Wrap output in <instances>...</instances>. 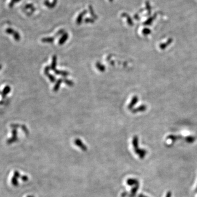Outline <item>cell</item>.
Listing matches in <instances>:
<instances>
[{"label": "cell", "mask_w": 197, "mask_h": 197, "mask_svg": "<svg viewBox=\"0 0 197 197\" xmlns=\"http://www.w3.org/2000/svg\"><path fill=\"white\" fill-rule=\"evenodd\" d=\"M96 67L98 68V69L101 72H104L105 70V67L103 65L100 64V63H97L96 64Z\"/></svg>", "instance_id": "cell-8"}, {"label": "cell", "mask_w": 197, "mask_h": 197, "mask_svg": "<svg viewBox=\"0 0 197 197\" xmlns=\"http://www.w3.org/2000/svg\"><path fill=\"white\" fill-rule=\"evenodd\" d=\"M64 82H65L67 85H69L72 86V85H73V82H72V81L70 80L65 79V80H64Z\"/></svg>", "instance_id": "cell-11"}, {"label": "cell", "mask_w": 197, "mask_h": 197, "mask_svg": "<svg viewBox=\"0 0 197 197\" xmlns=\"http://www.w3.org/2000/svg\"><path fill=\"white\" fill-rule=\"evenodd\" d=\"M56 64H57V57L55 55H54L53 56V59H52V63L50 69L52 70H55Z\"/></svg>", "instance_id": "cell-6"}, {"label": "cell", "mask_w": 197, "mask_h": 197, "mask_svg": "<svg viewBox=\"0 0 197 197\" xmlns=\"http://www.w3.org/2000/svg\"><path fill=\"white\" fill-rule=\"evenodd\" d=\"M55 74H58V75H62L63 76H66L69 74V73L66 71H58L57 70H54Z\"/></svg>", "instance_id": "cell-7"}, {"label": "cell", "mask_w": 197, "mask_h": 197, "mask_svg": "<svg viewBox=\"0 0 197 197\" xmlns=\"http://www.w3.org/2000/svg\"><path fill=\"white\" fill-rule=\"evenodd\" d=\"M74 143H75L76 145L78 146L81 148V149L83 151H87V147L84 145L83 142L80 141V139H76L74 141Z\"/></svg>", "instance_id": "cell-2"}, {"label": "cell", "mask_w": 197, "mask_h": 197, "mask_svg": "<svg viewBox=\"0 0 197 197\" xmlns=\"http://www.w3.org/2000/svg\"><path fill=\"white\" fill-rule=\"evenodd\" d=\"M54 38L49 37V38H44L42 39V41L43 42H52L54 41Z\"/></svg>", "instance_id": "cell-10"}, {"label": "cell", "mask_w": 197, "mask_h": 197, "mask_svg": "<svg viewBox=\"0 0 197 197\" xmlns=\"http://www.w3.org/2000/svg\"><path fill=\"white\" fill-rule=\"evenodd\" d=\"M28 197H33V196H28Z\"/></svg>", "instance_id": "cell-13"}, {"label": "cell", "mask_w": 197, "mask_h": 197, "mask_svg": "<svg viewBox=\"0 0 197 197\" xmlns=\"http://www.w3.org/2000/svg\"><path fill=\"white\" fill-rule=\"evenodd\" d=\"M128 184L130 186H133V185H139V181L137 179H128L127 181Z\"/></svg>", "instance_id": "cell-4"}, {"label": "cell", "mask_w": 197, "mask_h": 197, "mask_svg": "<svg viewBox=\"0 0 197 197\" xmlns=\"http://www.w3.org/2000/svg\"><path fill=\"white\" fill-rule=\"evenodd\" d=\"M171 193L170 192H168L166 195V197H171Z\"/></svg>", "instance_id": "cell-12"}, {"label": "cell", "mask_w": 197, "mask_h": 197, "mask_svg": "<svg viewBox=\"0 0 197 197\" xmlns=\"http://www.w3.org/2000/svg\"><path fill=\"white\" fill-rule=\"evenodd\" d=\"M67 38H68V34L67 33H66L63 36V37L60 38L59 42V44L60 45L63 44V43L66 41Z\"/></svg>", "instance_id": "cell-5"}, {"label": "cell", "mask_w": 197, "mask_h": 197, "mask_svg": "<svg viewBox=\"0 0 197 197\" xmlns=\"http://www.w3.org/2000/svg\"><path fill=\"white\" fill-rule=\"evenodd\" d=\"M14 175V177H13V178L12 179V183L13 185L16 186L18 185V183L17 179L20 177V174L18 171H15Z\"/></svg>", "instance_id": "cell-3"}, {"label": "cell", "mask_w": 197, "mask_h": 197, "mask_svg": "<svg viewBox=\"0 0 197 197\" xmlns=\"http://www.w3.org/2000/svg\"><path fill=\"white\" fill-rule=\"evenodd\" d=\"M62 81H63L62 79H59L57 81V83H56V84L55 85V86H54V91H57L59 89V88L60 85V84L62 83Z\"/></svg>", "instance_id": "cell-9"}, {"label": "cell", "mask_w": 197, "mask_h": 197, "mask_svg": "<svg viewBox=\"0 0 197 197\" xmlns=\"http://www.w3.org/2000/svg\"><path fill=\"white\" fill-rule=\"evenodd\" d=\"M50 69V68L48 66H47L45 69H44V73L46 76H47L48 77H49V78L50 79V80L51 81V82H54V81L55 80V78L54 76H53V75H51V74L49 73V69Z\"/></svg>", "instance_id": "cell-1"}]
</instances>
